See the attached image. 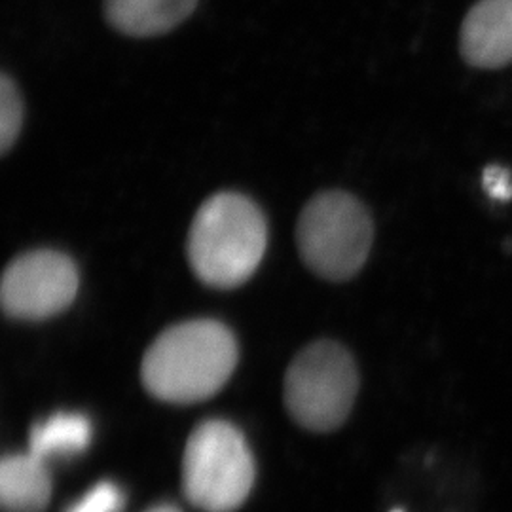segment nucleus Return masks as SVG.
I'll return each mask as SVG.
<instances>
[{
    "label": "nucleus",
    "instance_id": "nucleus-1",
    "mask_svg": "<svg viewBox=\"0 0 512 512\" xmlns=\"http://www.w3.org/2000/svg\"><path fill=\"white\" fill-rule=\"evenodd\" d=\"M234 332L215 319H192L165 329L147 349L143 384L165 403H200L230 380L238 365Z\"/></svg>",
    "mask_w": 512,
    "mask_h": 512
},
{
    "label": "nucleus",
    "instance_id": "nucleus-2",
    "mask_svg": "<svg viewBox=\"0 0 512 512\" xmlns=\"http://www.w3.org/2000/svg\"><path fill=\"white\" fill-rule=\"evenodd\" d=\"M268 249V222L251 198L219 192L190 224L186 253L194 275L213 289H236L256 274Z\"/></svg>",
    "mask_w": 512,
    "mask_h": 512
},
{
    "label": "nucleus",
    "instance_id": "nucleus-3",
    "mask_svg": "<svg viewBox=\"0 0 512 512\" xmlns=\"http://www.w3.org/2000/svg\"><path fill=\"white\" fill-rule=\"evenodd\" d=\"M374 222L363 203L342 190L313 196L300 213L296 245L302 262L325 281L344 283L365 268Z\"/></svg>",
    "mask_w": 512,
    "mask_h": 512
},
{
    "label": "nucleus",
    "instance_id": "nucleus-4",
    "mask_svg": "<svg viewBox=\"0 0 512 512\" xmlns=\"http://www.w3.org/2000/svg\"><path fill=\"white\" fill-rule=\"evenodd\" d=\"M255 458L245 437L230 421L207 420L186 442L183 490L205 512H234L255 484Z\"/></svg>",
    "mask_w": 512,
    "mask_h": 512
},
{
    "label": "nucleus",
    "instance_id": "nucleus-5",
    "mask_svg": "<svg viewBox=\"0 0 512 512\" xmlns=\"http://www.w3.org/2000/svg\"><path fill=\"white\" fill-rule=\"evenodd\" d=\"M359 389L353 357L336 342L321 340L302 349L285 376V404L302 427L327 433L351 412Z\"/></svg>",
    "mask_w": 512,
    "mask_h": 512
},
{
    "label": "nucleus",
    "instance_id": "nucleus-6",
    "mask_svg": "<svg viewBox=\"0 0 512 512\" xmlns=\"http://www.w3.org/2000/svg\"><path fill=\"white\" fill-rule=\"evenodd\" d=\"M80 289L73 258L55 249L16 256L0 283L2 310L18 321H46L71 308Z\"/></svg>",
    "mask_w": 512,
    "mask_h": 512
},
{
    "label": "nucleus",
    "instance_id": "nucleus-7",
    "mask_svg": "<svg viewBox=\"0 0 512 512\" xmlns=\"http://www.w3.org/2000/svg\"><path fill=\"white\" fill-rule=\"evenodd\" d=\"M459 52L475 69L511 65L512 0H478L461 23Z\"/></svg>",
    "mask_w": 512,
    "mask_h": 512
},
{
    "label": "nucleus",
    "instance_id": "nucleus-8",
    "mask_svg": "<svg viewBox=\"0 0 512 512\" xmlns=\"http://www.w3.org/2000/svg\"><path fill=\"white\" fill-rule=\"evenodd\" d=\"M198 0H105V19L133 38L160 37L192 16Z\"/></svg>",
    "mask_w": 512,
    "mask_h": 512
},
{
    "label": "nucleus",
    "instance_id": "nucleus-9",
    "mask_svg": "<svg viewBox=\"0 0 512 512\" xmlns=\"http://www.w3.org/2000/svg\"><path fill=\"white\" fill-rule=\"evenodd\" d=\"M52 497V476L33 454L6 456L0 463V501L10 512L42 511Z\"/></svg>",
    "mask_w": 512,
    "mask_h": 512
},
{
    "label": "nucleus",
    "instance_id": "nucleus-10",
    "mask_svg": "<svg viewBox=\"0 0 512 512\" xmlns=\"http://www.w3.org/2000/svg\"><path fill=\"white\" fill-rule=\"evenodd\" d=\"M92 421L82 414L59 412L33 427L29 454L48 461L82 454L92 442Z\"/></svg>",
    "mask_w": 512,
    "mask_h": 512
},
{
    "label": "nucleus",
    "instance_id": "nucleus-11",
    "mask_svg": "<svg viewBox=\"0 0 512 512\" xmlns=\"http://www.w3.org/2000/svg\"><path fill=\"white\" fill-rule=\"evenodd\" d=\"M23 128V99L18 84L2 74L0 78V150L8 154L18 143L19 133Z\"/></svg>",
    "mask_w": 512,
    "mask_h": 512
},
{
    "label": "nucleus",
    "instance_id": "nucleus-12",
    "mask_svg": "<svg viewBox=\"0 0 512 512\" xmlns=\"http://www.w3.org/2000/svg\"><path fill=\"white\" fill-rule=\"evenodd\" d=\"M124 501V492L114 482L101 480L67 512H120L124 509Z\"/></svg>",
    "mask_w": 512,
    "mask_h": 512
},
{
    "label": "nucleus",
    "instance_id": "nucleus-13",
    "mask_svg": "<svg viewBox=\"0 0 512 512\" xmlns=\"http://www.w3.org/2000/svg\"><path fill=\"white\" fill-rule=\"evenodd\" d=\"M484 190L490 198L507 202L512 198V175L509 169L501 165H492L484 171Z\"/></svg>",
    "mask_w": 512,
    "mask_h": 512
},
{
    "label": "nucleus",
    "instance_id": "nucleus-14",
    "mask_svg": "<svg viewBox=\"0 0 512 512\" xmlns=\"http://www.w3.org/2000/svg\"><path fill=\"white\" fill-rule=\"evenodd\" d=\"M147 512H181L177 507H173V505H158V507H152L150 511Z\"/></svg>",
    "mask_w": 512,
    "mask_h": 512
},
{
    "label": "nucleus",
    "instance_id": "nucleus-15",
    "mask_svg": "<svg viewBox=\"0 0 512 512\" xmlns=\"http://www.w3.org/2000/svg\"><path fill=\"white\" fill-rule=\"evenodd\" d=\"M393 512H403V511H393Z\"/></svg>",
    "mask_w": 512,
    "mask_h": 512
}]
</instances>
